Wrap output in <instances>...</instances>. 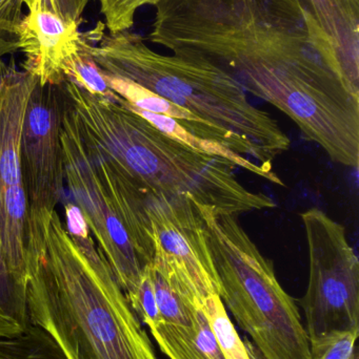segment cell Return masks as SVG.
Returning a JSON list of instances; mask_svg holds the SVG:
<instances>
[{
    "label": "cell",
    "mask_w": 359,
    "mask_h": 359,
    "mask_svg": "<svg viewBox=\"0 0 359 359\" xmlns=\"http://www.w3.org/2000/svg\"><path fill=\"white\" fill-rule=\"evenodd\" d=\"M148 40L206 61L288 116L335 163L359 165V95L294 0H160Z\"/></svg>",
    "instance_id": "1"
},
{
    "label": "cell",
    "mask_w": 359,
    "mask_h": 359,
    "mask_svg": "<svg viewBox=\"0 0 359 359\" xmlns=\"http://www.w3.org/2000/svg\"><path fill=\"white\" fill-rule=\"evenodd\" d=\"M57 211L27 284L30 320L67 359H158L76 205Z\"/></svg>",
    "instance_id": "2"
},
{
    "label": "cell",
    "mask_w": 359,
    "mask_h": 359,
    "mask_svg": "<svg viewBox=\"0 0 359 359\" xmlns=\"http://www.w3.org/2000/svg\"><path fill=\"white\" fill-rule=\"evenodd\" d=\"M63 117L89 151L145 194L187 196L196 204L238 217L268 210L275 202L244 187L236 166L197 151L162 130L119 101L93 96L63 83Z\"/></svg>",
    "instance_id": "3"
},
{
    "label": "cell",
    "mask_w": 359,
    "mask_h": 359,
    "mask_svg": "<svg viewBox=\"0 0 359 359\" xmlns=\"http://www.w3.org/2000/svg\"><path fill=\"white\" fill-rule=\"evenodd\" d=\"M92 53L105 73L135 82L242 139L266 168L273 170L275 158L290 149L278 121L250 102L237 80L211 63L160 54L130 31L103 34Z\"/></svg>",
    "instance_id": "4"
},
{
    "label": "cell",
    "mask_w": 359,
    "mask_h": 359,
    "mask_svg": "<svg viewBox=\"0 0 359 359\" xmlns=\"http://www.w3.org/2000/svg\"><path fill=\"white\" fill-rule=\"evenodd\" d=\"M195 204L208 234L221 299L263 359H311L310 341L294 299L242 227L237 217Z\"/></svg>",
    "instance_id": "5"
},
{
    "label": "cell",
    "mask_w": 359,
    "mask_h": 359,
    "mask_svg": "<svg viewBox=\"0 0 359 359\" xmlns=\"http://www.w3.org/2000/svg\"><path fill=\"white\" fill-rule=\"evenodd\" d=\"M301 217L310 276L299 304L310 343L339 331L359 333V261L345 227L316 207Z\"/></svg>",
    "instance_id": "6"
},
{
    "label": "cell",
    "mask_w": 359,
    "mask_h": 359,
    "mask_svg": "<svg viewBox=\"0 0 359 359\" xmlns=\"http://www.w3.org/2000/svg\"><path fill=\"white\" fill-rule=\"evenodd\" d=\"M63 83L42 86L37 80L25 111L20 164L29 209V272L63 196Z\"/></svg>",
    "instance_id": "7"
},
{
    "label": "cell",
    "mask_w": 359,
    "mask_h": 359,
    "mask_svg": "<svg viewBox=\"0 0 359 359\" xmlns=\"http://www.w3.org/2000/svg\"><path fill=\"white\" fill-rule=\"evenodd\" d=\"M37 79L0 60V247L12 273L29 284V209L20 164L25 111Z\"/></svg>",
    "instance_id": "8"
},
{
    "label": "cell",
    "mask_w": 359,
    "mask_h": 359,
    "mask_svg": "<svg viewBox=\"0 0 359 359\" xmlns=\"http://www.w3.org/2000/svg\"><path fill=\"white\" fill-rule=\"evenodd\" d=\"M153 264L181 288L204 302L221 297L206 226L191 198L147 194Z\"/></svg>",
    "instance_id": "9"
},
{
    "label": "cell",
    "mask_w": 359,
    "mask_h": 359,
    "mask_svg": "<svg viewBox=\"0 0 359 359\" xmlns=\"http://www.w3.org/2000/svg\"><path fill=\"white\" fill-rule=\"evenodd\" d=\"M65 180L126 299L138 290L145 265L113 203L103 189L74 130L63 117Z\"/></svg>",
    "instance_id": "10"
},
{
    "label": "cell",
    "mask_w": 359,
    "mask_h": 359,
    "mask_svg": "<svg viewBox=\"0 0 359 359\" xmlns=\"http://www.w3.org/2000/svg\"><path fill=\"white\" fill-rule=\"evenodd\" d=\"M27 13L19 25L17 48L22 69L40 84L65 83L63 65L81 37L79 25L65 18L56 0H23Z\"/></svg>",
    "instance_id": "11"
},
{
    "label": "cell",
    "mask_w": 359,
    "mask_h": 359,
    "mask_svg": "<svg viewBox=\"0 0 359 359\" xmlns=\"http://www.w3.org/2000/svg\"><path fill=\"white\" fill-rule=\"evenodd\" d=\"M330 40L344 77L359 95V0H294Z\"/></svg>",
    "instance_id": "12"
},
{
    "label": "cell",
    "mask_w": 359,
    "mask_h": 359,
    "mask_svg": "<svg viewBox=\"0 0 359 359\" xmlns=\"http://www.w3.org/2000/svg\"><path fill=\"white\" fill-rule=\"evenodd\" d=\"M103 77L110 88L118 96L122 97L129 104L141 111L172 118L196 138L219 143L237 155L247 158L251 157L257 162V156L254 149L235 135L204 121L187 109L177 107L174 103L158 96L155 93L143 88L135 82L111 75L105 72H103Z\"/></svg>",
    "instance_id": "13"
},
{
    "label": "cell",
    "mask_w": 359,
    "mask_h": 359,
    "mask_svg": "<svg viewBox=\"0 0 359 359\" xmlns=\"http://www.w3.org/2000/svg\"><path fill=\"white\" fill-rule=\"evenodd\" d=\"M195 328L159 323L150 328L160 350L170 359H226L211 330L202 305L196 309Z\"/></svg>",
    "instance_id": "14"
},
{
    "label": "cell",
    "mask_w": 359,
    "mask_h": 359,
    "mask_svg": "<svg viewBox=\"0 0 359 359\" xmlns=\"http://www.w3.org/2000/svg\"><path fill=\"white\" fill-rule=\"evenodd\" d=\"M105 23L99 22L92 31L86 33L81 32L77 46L65 60L63 74L67 81L73 82L93 96L119 101L122 97L118 96L107 86L103 69L97 65L93 56V46L100 36L105 34Z\"/></svg>",
    "instance_id": "15"
},
{
    "label": "cell",
    "mask_w": 359,
    "mask_h": 359,
    "mask_svg": "<svg viewBox=\"0 0 359 359\" xmlns=\"http://www.w3.org/2000/svg\"><path fill=\"white\" fill-rule=\"evenodd\" d=\"M124 104L128 109L134 113L138 114L141 117L147 119L150 123L153 124L156 128L162 130L164 134L169 135L172 138L197 149V151H204L207 154H212L214 156L223 158L228 160L230 163L235 165L236 168H242V170H248L251 174L256 175L257 177L268 180L276 185L285 186L284 181L278 176L273 170L265 168L256 162L252 161L247 157L237 155L234 151H230L227 147L219 143L212 142V141L204 140V139L196 138L193 135L190 134L187 130L183 128L178 122L175 121L172 118L167 117V116L158 115V114L149 113V111H141L136 109L133 105L129 104L126 101L124 100Z\"/></svg>",
    "instance_id": "16"
},
{
    "label": "cell",
    "mask_w": 359,
    "mask_h": 359,
    "mask_svg": "<svg viewBox=\"0 0 359 359\" xmlns=\"http://www.w3.org/2000/svg\"><path fill=\"white\" fill-rule=\"evenodd\" d=\"M31 325L27 285L15 278L0 247V337H16Z\"/></svg>",
    "instance_id": "17"
},
{
    "label": "cell",
    "mask_w": 359,
    "mask_h": 359,
    "mask_svg": "<svg viewBox=\"0 0 359 359\" xmlns=\"http://www.w3.org/2000/svg\"><path fill=\"white\" fill-rule=\"evenodd\" d=\"M151 276L162 322L171 326L195 328L196 309L202 304L193 303L181 294L166 276L153 265V262Z\"/></svg>",
    "instance_id": "18"
},
{
    "label": "cell",
    "mask_w": 359,
    "mask_h": 359,
    "mask_svg": "<svg viewBox=\"0 0 359 359\" xmlns=\"http://www.w3.org/2000/svg\"><path fill=\"white\" fill-rule=\"evenodd\" d=\"M0 359H67L54 339L39 326L13 337H0Z\"/></svg>",
    "instance_id": "19"
},
{
    "label": "cell",
    "mask_w": 359,
    "mask_h": 359,
    "mask_svg": "<svg viewBox=\"0 0 359 359\" xmlns=\"http://www.w3.org/2000/svg\"><path fill=\"white\" fill-rule=\"evenodd\" d=\"M202 310L226 359H252L219 295H211L204 299Z\"/></svg>",
    "instance_id": "20"
},
{
    "label": "cell",
    "mask_w": 359,
    "mask_h": 359,
    "mask_svg": "<svg viewBox=\"0 0 359 359\" xmlns=\"http://www.w3.org/2000/svg\"><path fill=\"white\" fill-rule=\"evenodd\" d=\"M160 0H99L105 25L110 33L130 31L134 25L135 15L145 6H154Z\"/></svg>",
    "instance_id": "21"
},
{
    "label": "cell",
    "mask_w": 359,
    "mask_h": 359,
    "mask_svg": "<svg viewBox=\"0 0 359 359\" xmlns=\"http://www.w3.org/2000/svg\"><path fill=\"white\" fill-rule=\"evenodd\" d=\"M359 333L339 331L310 343L311 359H356L355 343Z\"/></svg>",
    "instance_id": "22"
},
{
    "label": "cell",
    "mask_w": 359,
    "mask_h": 359,
    "mask_svg": "<svg viewBox=\"0 0 359 359\" xmlns=\"http://www.w3.org/2000/svg\"><path fill=\"white\" fill-rule=\"evenodd\" d=\"M23 6V0H0V57L18 50L17 37Z\"/></svg>",
    "instance_id": "23"
},
{
    "label": "cell",
    "mask_w": 359,
    "mask_h": 359,
    "mask_svg": "<svg viewBox=\"0 0 359 359\" xmlns=\"http://www.w3.org/2000/svg\"><path fill=\"white\" fill-rule=\"evenodd\" d=\"M151 264L143 269L136 294L128 301L137 318H141L149 328L162 323L152 282Z\"/></svg>",
    "instance_id": "24"
},
{
    "label": "cell",
    "mask_w": 359,
    "mask_h": 359,
    "mask_svg": "<svg viewBox=\"0 0 359 359\" xmlns=\"http://www.w3.org/2000/svg\"><path fill=\"white\" fill-rule=\"evenodd\" d=\"M91 1L93 0H56L65 18L79 25L82 21V14Z\"/></svg>",
    "instance_id": "25"
}]
</instances>
